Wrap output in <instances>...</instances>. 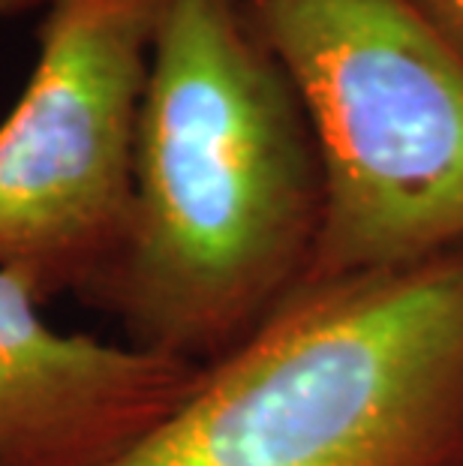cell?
I'll use <instances>...</instances> for the list:
<instances>
[{
    "label": "cell",
    "mask_w": 463,
    "mask_h": 466,
    "mask_svg": "<svg viewBox=\"0 0 463 466\" xmlns=\"http://www.w3.org/2000/svg\"><path fill=\"white\" fill-rule=\"evenodd\" d=\"M319 211L310 127L241 0H160L130 232L85 301L205 367L304 283Z\"/></svg>",
    "instance_id": "cell-1"
},
{
    "label": "cell",
    "mask_w": 463,
    "mask_h": 466,
    "mask_svg": "<svg viewBox=\"0 0 463 466\" xmlns=\"http://www.w3.org/2000/svg\"><path fill=\"white\" fill-rule=\"evenodd\" d=\"M463 412V256L301 283L100 466H428Z\"/></svg>",
    "instance_id": "cell-2"
},
{
    "label": "cell",
    "mask_w": 463,
    "mask_h": 466,
    "mask_svg": "<svg viewBox=\"0 0 463 466\" xmlns=\"http://www.w3.org/2000/svg\"><path fill=\"white\" fill-rule=\"evenodd\" d=\"M289 78L322 177L304 283L463 241V52L412 0H244Z\"/></svg>",
    "instance_id": "cell-3"
},
{
    "label": "cell",
    "mask_w": 463,
    "mask_h": 466,
    "mask_svg": "<svg viewBox=\"0 0 463 466\" xmlns=\"http://www.w3.org/2000/svg\"><path fill=\"white\" fill-rule=\"evenodd\" d=\"M39 52L0 124V271L39 304L112 271L160 0H43Z\"/></svg>",
    "instance_id": "cell-4"
},
{
    "label": "cell",
    "mask_w": 463,
    "mask_h": 466,
    "mask_svg": "<svg viewBox=\"0 0 463 466\" xmlns=\"http://www.w3.org/2000/svg\"><path fill=\"white\" fill-rule=\"evenodd\" d=\"M199 367L52 329L0 271V466H100L178 403Z\"/></svg>",
    "instance_id": "cell-5"
},
{
    "label": "cell",
    "mask_w": 463,
    "mask_h": 466,
    "mask_svg": "<svg viewBox=\"0 0 463 466\" xmlns=\"http://www.w3.org/2000/svg\"><path fill=\"white\" fill-rule=\"evenodd\" d=\"M463 52V0H412Z\"/></svg>",
    "instance_id": "cell-6"
},
{
    "label": "cell",
    "mask_w": 463,
    "mask_h": 466,
    "mask_svg": "<svg viewBox=\"0 0 463 466\" xmlns=\"http://www.w3.org/2000/svg\"><path fill=\"white\" fill-rule=\"evenodd\" d=\"M39 4V0H0V18H9L15 13H22V9Z\"/></svg>",
    "instance_id": "cell-7"
}]
</instances>
